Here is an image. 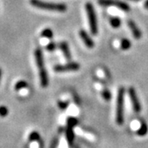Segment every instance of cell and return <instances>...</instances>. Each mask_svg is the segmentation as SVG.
Wrapping results in <instances>:
<instances>
[{"mask_svg":"<svg viewBox=\"0 0 148 148\" xmlns=\"http://www.w3.org/2000/svg\"><path fill=\"white\" fill-rule=\"evenodd\" d=\"M31 4L43 10L64 12L67 11V5L62 3H49L42 0H31Z\"/></svg>","mask_w":148,"mask_h":148,"instance_id":"cell-1","label":"cell"},{"mask_svg":"<svg viewBox=\"0 0 148 148\" xmlns=\"http://www.w3.org/2000/svg\"><path fill=\"white\" fill-rule=\"evenodd\" d=\"M35 58L36 61V65L39 69V75H40V85L43 87H46L49 85V77H48V73L45 65V61H44V57H43V53L41 49H37L35 51Z\"/></svg>","mask_w":148,"mask_h":148,"instance_id":"cell-2","label":"cell"},{"mask_svg":"<svg viewBox=\"0 0 148 148\" xmlns=\"http://www.w3.org/2000/svg\"><path fill=\"white\" fill-rule=\"evenodd\" d=\"M124 96L125 89L120 87L118 91L116 103V123L118 125H123L124 122Z\"/></svg>","mask_w":148,"mask_h":148,"instance_id":"cell-3","label":"cell"},{"mask_svg":"<svg viewBox=\"0 0 148 148\" xmlns=\"http://www.w3.org/2000/svg\"><path fill=\"white\" fill-rule=\"evenodd\" d=\"M86 12L87 14V18L89 21V27L90 31L93 36H96L98 33V23H97V17L95 13L94 6L92 5L91 3H86Z\"/></svg>","mask_w":148,"mask_h":148,"instance_id":"cell-4","label":"cell"},{"mask_svg":"<svg viewBox=\"0 0 148 148\" xmlns=\"http://www.w3.org/2000/svg\"><path fill=\"white\" fill-rule=\"evenodd\" d=\"M98 3H99V5L102 6V7L114 6L123 12L130 11V6L128 5L127 3L120 1V0H98Z\"/></svg>","mask_w":148,"mask_h":148,"instance_id":"cell-5","label":"cell"},{"mask_svg":"<svg viewBox=\"0 0 148 148\" xmlns=\"http://www.w3.org/2000/svg\"><path fill=\"white\" fill-rule=\"evenodd\" d=\"M80 69V64L77 62H71L66 64H58L56 65L53 70L56 73H66V72H75Z\"/></svg>","mask_w":148,"mask_h":148,"instance_id":"cell-6","label":"cell"},{"mask_svg":"<svg viewBox=\"0 0 148 148\" xmlns=\"http://www.w3.org/2000/svg\"><path fill=\"white\" fill-rule=\"evenodd\" d=\"M127 93H128L130 101H131V103H132V110L135 113H139L140 111L142 110V106H141V103H140L139 99H138L137 91L133 87H130L127 90Z\"/></svg>","mask_w":148,"mask_h":148,"instance_id":"cell-7","label":"cell"},{"mask_svg":"<svg viewBox=\"0 0 148 148\" xmlns=\"http://www.w3.org/2000/svg\"><path fill=\"white\" fill-rule=\"evenodd\" d=\"M127 26L129 27V29L131 30L132 36L136 39V40H139L143 36V32H141V30L139 29L138 25L136 24V22L132 20H128L127 21Z\"/></svg>","mask_w":148,"mask_h":148,"instance_id":"cell-8","label":"cell"},{"mask_svg":"<svg viewBox=\"0 0 148 148\" xmlns=\"http://www.w3.org/2000/svg\"><path fill=\"white\" fill-rule=\"evenodd\" d=\"M79 36L86 47L89 48V49H91V48H93L95 46V43L93 41V40L91 39V37L89 36V34L86 32L85 30H82V29L80 30Z\"/></svg>","mask_w":148,"mask_h":148,"instance_id":"cell-9","label":"cell"},{"mask_svg":"<svg viewBox=\"0 0 148 148\" xmlns=\"http://www.w3.org/2000/svg\"><path fill=\"white\" fill-rule=\"evenodd\" d=\"M59 48L62 51V53H64V57L68 60H71L72 58V54H71V51L69 49V45L66 41H62L59 44Z\"/></svg>","mask_w":148,"mask_h":148,"instance_id":"cell-10","label":"cell"},{"mask_svg":"<svg viewBox=\"0 0 148 148\" xmlns=\"http://www.w3.org/2000/svg\"><path fill=\"white\" fill-rule=\"evenodd\" d=\"M65 134H66V139H67V142L69 143V145L70 147L73 146L74 142V139H75V133H74L73 128L70 127H67L66 128V131H65Z\"/></svg>","mask_w":148,"mask_h":148,"instance_id":"cell-11","label":"cell"},{"mask_svg":"<svg viewBox=\"0 0 148 148\" xmlns=\"http://www.w3.org/2000/svg\"><path fill=\"white\" fill-rule=\"evenodd\" d=\"M148 132V126L146 123V122L141 121V126L139 127L138 131H137V134L140 137H144L147 134Z\"/></svg>","mask_w":148,"mask_h":148,"instance_id":"cell-12","label":"cell"},{"mask_svg":"<svg viewBox=\"0 0 148 148\" xmlns=\"http://www.w3.org/2000/svg\"><path fill=\"white\" fill-rule=\"evenodd\" d=\"M110 23L111 27L114 29L119 28L122 24L121 19L118 16H111L110 18Z\"/></svg>","mask_w":148,"mask_h":148,"instance_id":"cell-13","label":"cell"},{"mask_svg":"<svg viewBox=\"0 0 148 148\" xmlns=\"http://www.w3.org/2000/svg\"><path fill=\"white\" fill-rule=\"evenodd\" d=\"M132 46V42L127 38H123L120 41V47L123 50H128Z\"/></svg>","mask_w":148,"mask_h":148,"instance_id":"cell-14","label":"cell"},{"mask_svg":"<svg viewBox=\"0 0 148 148\" xmlns=\"http://www.w3.org/2000/svg\"><path fill=\"white\" fill-rule=\"evenodd\" d=\"M78 124V119H76L75 117H69L67 119V125L68 127H76Z\"/></svg>","mask_w":148,"mask_h":148,"instance_id":"cell-15","label":"cell"},{"mask_svg":"<svg viewBox=\"0 0 148 148\" xmlns=\"http://www.w3.org/2000/svg\"><path fill=\"white\" fill-rule=\"evenodd\" d=\"M41 36L47 39H52L53 36V31L50 28H45L41 32Z\"/></svg>","mask_w":148,"mask_h":148,"instance_id":"cell-16","label":"cell"},{"mask_svg":"<svg viewBox=\"0 0 148 148\" xmlns=\"http://www.w3.org/2000/svg\"><path fill=\"white\" fill-rule=\"evenodd\" d=\"M27 82L24 80H21V81H18L15 85V89L16 90H20L21 89H24V88H27Z\"/></svg>","mask_w":148,"mask_h":148,"instance_id":"cell-17","label":"cell"},{"mask_svg":"<svg viewBox=\"0 0 148 148\" xmlns=\"http://www.w3.org/2000/svg\"><path fill=\"white\" fill-rule=\"evenodd\" d=\"M101 95L103 97V99L106 101H110L112 98V95L111 92L108 89H104L101 92Z\"/></svg>","mask_w":148,"mask_h":148,"instance_id":"cell-18","label":"cell"},{"mask_svg":"<svg viewBox=\"0 0 148 148\" xmlns=\"http://www.w3.org/2000/svg\"><path fill=\"white\" fill-rule=\"evenodd\" d=\"M40 134H39V132H36V131H33L32 132L30 133V135H29V140L31 141V142H36V141H39L40 140Z\"/></svg>","mask_w":148,"mask_h":148,"instance_id":"cell-19","label":"cell"},{"mask_svg":"<svg viewBox=\"0 0 148 148\" xmlns=\"http://www.w3.org/2000/svg\"><path fill=\"white\" fill-rule=\"evenodd\" d=\"M69 106V101H59L58 102V108L61 110H65L68 109V107Z\"/></svg>","mask_w":148,"mask_h":148,"instance_id":"cell-20","label":"cell"},{"mask_svg":"<svg viewBox=\"0 0 148 148\" xmlns=\"http://www.w3.org/2000/svg\"><path fill=\"white\" fill-rule=\"evenodd\" d=\"M8 114V110L6 106H0V116L6 117Z\"/></svg>","mask_w":148,"mask_h":148,"instance_id":"cell-21","label":"cell"},{"mask_svg":"<svg viewBox=\"0 0 148 148\" xmlns=\"http://www.w3.org/2000/svg\"><path fill=\"white\" fill-rule=\"evenodd\" d=\"M46 49H47L48 51H49V52H53V51H54L56 49V44L54 42L49 43L47 45V46H46Z\"/></svg>","mask_w":148,"mask_h":148,"instance_id":"cell-22","label":"cell"},{"mask_svg":"<svg viewBox=\"0 0 148 148\" xmlns=\"http://www.w3.org/2000/svg\"><path fill=\"white\" fill-rule=\"evenodd\" d=\"M144 8L148 10V0H146V1H145V3H144Z\"/></svg>","mask_w":148,"mask_h":148,"instance_id":"cell-23","label":"cell"},{"mask_svg":"<svg viewBox=\"0 0 148 148\" xmlns=\"http://www.w3.org/2000/svg\"><path fill=\"white\" fill-rule=\"evenodd\" d=\"M1 77H2V70L0 69V80H1Z\"/></svg>","mask_w":148,"mask_h":148,"instance_id":"cell-24","label":"cell"},{"mask_svg":"<svg viewBox=\"0 0 148 148\" xmlns=\"http://www.w3.org/2000/svg\"><path fill=\"white\" fill-rule=\"evenodd\" d=\"M130 1H134V2H138V1H140V0H130Z\"/></svg>","mask_w":148,"mask_h":148,"instance_id":"cell-25","label":"cell"}]
</instances>
